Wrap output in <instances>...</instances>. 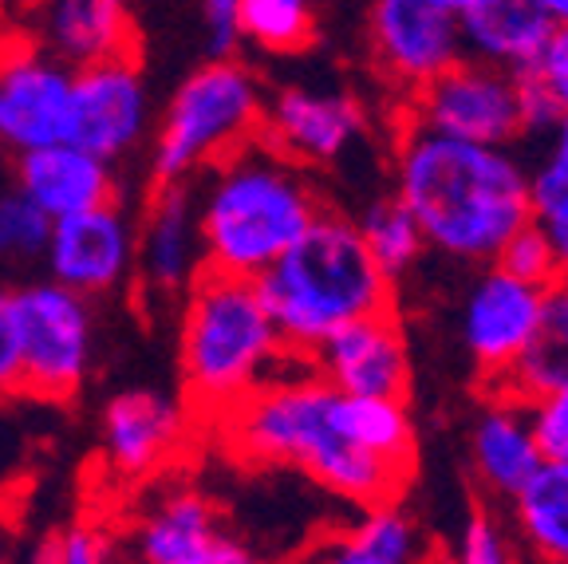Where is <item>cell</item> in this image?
<instances>
[{
  "instance_id": "cell-38",
  "label": "cell",
  "mask_w": 568,
  "mask_h": 564,
  "mask_svg": "<svg viewBox=\"0 0 568 564\" xmlns=\"http://www.w3.org/2000/svg\"><path fill=\"white\" fill-rule=\"evenodd\" d=\"M532 4L549 17L552 28H568V0H532Z\"/></svg>"
},
{
  "instance_id": "cell-10",
  "label": "cell",
  "mask_w": 568,
  "mask_h": 564,
  "mask_svg": "<svg viewBox=\"0 0 568 564\" xmlns=\"http://www.w3.org/2000/svg\"><path fill=\"white\" fill-rule=\"evenodd\" d=\"M75 68L36 48L28 36L0 40V150L24 154L68 139Z\"/></svg>"
},
{
  "instance_id": "cell-16",
  "label": "cell",
  "mask_w": 568,
  "mask_h": 564,
  "mask_svg": "<svg viewBox=\"0 0 568 564\" xmlns=\"http://www.w3.org/2000/svg\"><path fill=\"white\" fill-rule=\"evenodd\" d=\"M131 553L146 564H248L253 548L222 521L217 505L197 490H166L142 513Z\"/></svg>"
},
{
  "instance_id": "cell-25",
  "label": "cell",
  "mask_w": 568,
  "mask_h": 564,
  "mask_svg": "<svg viewBox=\"0 0 568 564\" xmlns=\"http://www.w3.org/2000/svg\"><path fill=\"white\" fill-rule=\"evenodd\" d=\"M568 371V273L557 276L549 292H545V332L541 340L506 371V380H497V395L521 399L529 403L532 395H541L545 387L560 380Z\"/></svg>"
},
{
  "instance_id": "cell-39",
  "label": "cell",
  "mask_w": 568,
  "mask_h": 564,
  "mask_svg": "<svg viewBox=\"0 0 568 564\" xmlns=\"http://www.w3.org/2000/svg\"><path fill=\"white\" fill-rule=\"evenodd\" d=\"M435 4L446 12H454V17H466V12L481 9V4H489V0H435Z\"/></svg>"
},
{
  "instance_id": "cell-26",
  "label": "cell",
  "mask_w": 568,
  "mask_h": 564,
  "mask_svg": "<svg viewBox=\"0 0 568 564\" xmlns=\"http://www.w3.org/2000/svg\"><path fill=\"white\" fill-rule=\"evenodd\" d=\"M532 221L552 241L560 261V276L568 273V115L549 131V147L529 170Z\"/></svg>"
},
{
  "instance_id": "cell-14",
  "label": "cell",
  "mask_w": 568,
  "mask_h": 564,
  "mask_svg": "<svg viewBox=\"0 0 568 564\" xmlns=\"http://www.w3.org/2000/svg\"><path fill=\"white\" fill-rule=\"evenodd\" d=\"M372 56L383 80L403 95L435 80L462 52V24L435 0H372L367 12Z\"/></svg>"
},
{
  "instance_id": "cell-11",
  "label": "cell",
  "mask_w": 568,
  "mask_h": 564,
  "mask_svg": "<svg viewBox=\"0 0 568 564\" xmlns=\"http://www.w3.org/2000/svg\"><path fill=\"white\" fill-rule=\"evenodd\" d=\"M194 411L182 395L154 387L119 391L99 411V462L115 482H146L182 454Z\"/></svg>"
},
{
  "instance_id": "cell-29",
  "label": "cell",
  "mask_w": 568,
  "mask_h": 564,
  "mask_svg": "<svg viewBox=\"0 0 568 564\" xmlns=\"http://www.w3.org/2000/svg\"><path fill=\"white\" fill-rule=\"evenodd\" d=\"M52 221L36 210L17 185L0 194V265H28L40 261Z\"/></svg>"
},
{
  "instance_id": "cell-15",
  "label": "cell",
  "mask_w": 568,
  "mask_h": 564,
  "mask_svg": "<svg viewBox=\"0 0 568 564\" xmlns=\"http://www.w3.org/2000/svg\"><path fill=\"white\" fill-rule=\"evenodd\" d=\"M545 292L517 276L489 269L466 296L462 340L489 383L506 380V371L529 352L545 332Z\"/></svg>"
},
{
  "instance_id": "cell-4",
  "label": "cell",
  "mask_w": 568,
  "mask_h": 564,
  "mask_svg": "<svg viewBox=\"0 0 568 564\" xmlns=\"http://www.w3.org/2000/svg\"><path fill=\"white\" fill-rule=\"evenodd\" d=\"M205 269L257 281L324 210L301 162L248 139L194 178Z\"/></svg>"
},
{
  "instance_id": "cell-1",
  "label": "cell",
  "mask_w": 568,
  "mask_h": 564,
  "mask_svg": "<svg viewBox=\"0 0 568 564\" xmlns=\"http://www.w3.org/2000/svg\"><path fill=\"white\" fill-rule=\"evenodd\" d=\"M395 198L415 213L426 245L458 261H494L532 221L529 170L514 150L415 123L395 154Z\"/></svg>"
},
{
  "instance_id": "cell-3",
  "label": "cell",
  "mask_w": 568,
  "mask_h": 564,
  "mask_svg": "<svg viewBox=\"0 0 568 564\" xmlns=\"http://www.w3.org/2000/svg\"><path fill=\"white\" fill-rule=\"evenodd\" d=\"M308 363L288 352L257 281L202 269L178 296V380L194 419H217L284 371Z\"/></svg>"
},
{
  "instance_id": "cell-30",
  "label": "cell",
  "mask_w": 568,
  "mask_h": 564,
  "mask_svg": "<svg viewBox=\"0 0 568 564\" xmlns=\"http://www.w3.org/2000/svg\"><path fill=\"white\" fill-rule=\"evenodd\" d=\"M494 265L501 269V273L517 276V281L537 284V289H552L560 276L557 249H552V241L545 238V230L537 221H529L514 238H506V245L497 249Z\"/></svg>"
},
{
  "instance_id": "cell-37",
  "label": "cell",
  "mask_w": 568,
  "mask_h": 564,
  "mask_svg": "<svg viewBox=\"0 0 568 564\" xmlns=\"http://www.w3.org/2000/svg\"><path fill=\"white\" fill-rule=\"evenodd\" d=\"M537 75L549 88V95L557 99L560 115H568V28H552L549 44H545L541 60H537Z\"/></svg>"
},
{
  "instance_id": "cell-28",
  "label": "cell",
  "mask_w": 568,
  "mask_h": 564,
  "mask_svg": "<svg viewBox=\"0 0 568 564\" xmlns=\"http://www.w3.org/2000/svg\"><path fill=\"white\" fill-rule=\"evenodd\" d=\"M316 36L312 0H241V40L261 52H301Z\"/></svg>"
},
{
  "instance_id": "cell-8",
  "label": "cell",
  "mask_w": 568,
  "mask_h": 564,
  "mask_svg": "<svg viewBox=\"0 0 568 564\" xmlns=\"http://www.w3.org/2000/svg\"><path fill=\"white\" fill-rule=\"evenodd\" d=\"M410 123L450 139L514 147L525 134L517 71L458 56L435 80L410 91Z\"/></svg>"
},
{
  "instance_id": "cell-2",
  "label": "cell",
  "mask_w": 568,
  "mask_h": 564,
  "mask_svg": "<svg viewBox=\"0 0 568 564\" xmlns=\"http://www.w3.org/2000/svg\"><path fill=\"white\" fill-rule=\"evenodd\" d=\"M336 399L339 391L301 363L241 399L217 426L225 446L253 466H293L355 505L395 502L415 470L359 446L339 423Z\"/></svg>"
},
{
  "instance_id": "cell-19",
  "label": "cell",
  "mask_w": 568,
  "mask_h": 564,
  "mask_svg": "<svg viewBox=\"0 0 568 564\" xmlns=\"http://www.w3.org/2000/svg\"><path fill=\"white\" fill-rule=\"evenodd\" d=\"M24 36L68 68L134 56L131 0H32L24 12Z\"/></svg>"
},
{
  "instance_id": "cell-32",
  "label": "cell",
  "mask_w": 568,
  "mask_h": 564,
  "mask_svg": "<svg viewBox=\"0 0 568 564\" xmlns=\"http://www.w3.org/2000/svg\"><path fill=\"white\" fill-rule=\"evenodd\" d=\"M111 556H115V537L99 530V525H91V521H71L40 548V561L52 564H103Z\"/></svg>"
},
{
  "instance_id": "cell-36",
  "label": "cell",
  "mask_w": 568,
  "mask_h": 564,
  "mask_svg": "<svg viewBox=\"0 0 568 564\" xmlns=\"http://www.w3.org/2000/svg\"><path fill=\"white\" fill-rule=\"evenodd\" d=\"M20 395V352L12 328V289L0 284V403Z\"/></svg>"
},
{
  "instance_id": "cell-9",
  "label": "cell",
  "mask_w": 568,
  "mask_h": 564,
  "mask_svg": "<svg viewBox=\"0 0 568 564\" xmlns=\"http://www.w3.org/2000/svg\"><path fill=\"white\" fill-rule=\"evenodd\" d=\"M154 99L134 56L91 63L75 71L68 139L106 162H126L151 142Z\"/></svg>"
},
{
  "instance_id": "cell-23",
  "label": "cell",
  "mask_w": 568,
  "mask_h": 564,
  "mask_svg": "<svg viewBox=\"0 0 568 564\" xmlns=\"http://www.w3.org/2000/svg\"><path fill=\"white\" fill-rule=\"evenodd\" d=\"M320 561L336 564H415L426 561V537L395 502L364 505V517L324 537Z\"/></svg>"
},
{
  "instance_id": "cell-17",
  "label": "cell",
  "mask_w": 568,
  "mask_h": 564,
  "mask_svg": "<svg viewBox=\"0 0 568 564\" xmlns=\"http://www.w3.org/2000/svg\"><path fill=\"white\" fill-rule=\"evenodd\" d=\"M359 131L364 111L344 91L281 88L273 99H265L257 134L301 167H328L359 139Z\"/></svg>"
},
{
  "instance_id": "cell-5",
  "label": "cell",
  "mask_w": 568,
  "mask_h": 564,
  "mask_svg": "<svg viewBox=\"0 0 568 564\" xmlns=\"http://www.w3.org/2000/svg\"><path fill=\"white\" fill-rule=\"evenodd\" d=\"M284 348L308 360L336 328L390 309V281L367 253L355 218L320 210L308 230L257 276Z\"/></svg>"
},
{
  "instance_id": "cell-34",
  "label": "cell",
  "mask_w": 568,
  "mask_h": 564,
  "mask_svg": "<svg viewBox=\"0 0 568 564\" xmlns=\"http://www.w3.org/2000/svg\"><path fill=\"white\" fill-rule=\"evenodd\" d=\"M205 32V56H237L241 48V0H197Z\"/></svg>"
},
{
  "instance_id": "cell-6",
  "label": "cell",
  "mask_w": 568,
  "mask_h": 564,
  "mask_svg": "<svg viewBox=\"0 0 568 564\" xmlns=\"http://www.w3.org/2000/svg\"><path fill=\"white\" fill-rule=\"evenodd\" d=\"M265 91L237 56H217L190 71L154 119L146 178L151 185L194 182L248 139H257Z\"/></svg>"
},
{
  "instance_id": "cell-13",
  "label": "cell",
  "mask_w": 568,
  "mask_h": 564,
  "mask_svg": "<svg viewBox=\"0 0 568 564\" xmlns=\"http://www.w3.org/2000/svg\"><path fill=\"white\" fill-rule=\"evenodd\" d=\"M205 269L194 182L151 185L134 213V284L159 304H178Z\"/></svg>"
},
{
  "instance_id": "cell-12",
  "label": "cell",
  "mask_w": 568,
  "mask_h": 564,
  "mask_svg": "<svg viewBox=\"0 0 568 564\" xmlns=\"http://www.w3.org/2000/svg\"><path fill=\"white\" fill-rule=\"evenodd\" d=\"M44 276L103 300L134 281V213L123 198L55 218L44 241Z\"/></svg>"
},
{
  "instance_id": "cell-18",
  "label": "cell",
  "mask_w": 568,
  "mask_h": 564,
  "mask_svg": "<svg viewBox=\"0 0 568 564\" xmlns=\"http://www.w3.org/2000/svg\"><path fill=\"white\" fill-rule=\"evenodd\" d=\"M308 367L320 380L347 395H407L410 363L403 344L399 320L390 309L359 316L336 332L308 355Z\"/></svg>"
},
{
  "instance_id": "cell-22",
  "label": "cell",
  "mask_w": 568,
  "mask_h": 564,
  "mask_svg": "<svg viewBox=\"0 0 568 564\" xmlns=\"http://www.w3.org/2000/svg\"><path fill=\"white\" fill-rule=\"evenodd\" d=\"M458 24L462 52L506 71L537 68L552 36L549 17L532 0H489L481 9L458 17Z\"/></svg>"
},
{
  "instance_id": "cell-33",
  "label": "cell",
  "mask_w": 568,
  "mask_h": 564,
  "mask_svg": "<svg viewBox=\"0 0 568 564\" xmlns=\"http://www.w3.org/2000/svg\"><path fill=\"white\" fill-rule=\"evenodd\" d=\"M454 556L466 564H506V561H514V548H509L501 525H497L486 510H474L470 517H466V525H462Z\"/></svg>"
},
{
  "instance_id": "cell-27",
  "label": "cell",
  "mask_w": 568,
  "mask_h": 564,
  "mask_svg": "<svg viewBox=\"0 0 568 564\" xmlns=\"http://www.w3.org/2000/svg\"><path fill=\"white\" fill-rule=\"evenodd\" d=\"M355 230H359L367 253H372L375 265L387 273L390 284L399 281L403 273H410L415 261H418V253L426 249L415 213H410L399 198H375V202L359 213Z\"/></svg>"
},
{
  "instance_id": "cell-21",
  "label": "cell",
  "mask_w": 568,
  "mask_h": 564,
  "mask_svg": "<svg viewBox=\"0 0 568 564\" xmlns=\"http://www.w3.org/2000/svg\"><path fill=\"white\" fill-rule=\"evenodd\" d=\"M470 462L481 490H489L501 502H514L517 490L537 474L545 454L537 446V434H532L529 411L521 399L497 395L481 411L478 426H474Z\"/></svg>"
},
{
  "instance_id": "cell-7",
  "label": "cell",
  "mask_w": 568,
  "mask_h": 564,
  "mask_svg": "<svg viewBox=\"0 0 568 564\" xmlns=\"http://www.w3.org/2000/svg\"><path fill=\"white\" fill-rule=\"evenodd\" d=\"M20 395L71 403L95 371V300L52 276L12 289Z\"/></svg>"
},
{
  "instance_id": "cell-20",
  "label": "cell",
  "mask_w": 568,
  "mask_h": 564,
  "mask_svg": "<svg viewBox=\"0 0 568 564\" xmlns=\"http://www.w3.org/2000/svg\"><path fill=\"white\" fill-rule=\"evenodd\" d=\"M12 162H17L12 167L17 190L48 221L123 198L115 162L99 159V154H91L88 147L71 139H55L48 147L24 150Z\"/></svg>"
},
{
  "instance_id": "cell-31",
  "label": "cell",
  "mask_w": 568,
  "mask_h": 564,
  "mask_svg": "<svg viewBox=\"0 0 568 564\" xmlns=\"http://www.w3.org/2000/svg\"><path fill=\"white\" fill-rule=\"evenodd\" d=\"M525 411L545 459H568V371L541 395H532Z\"/></svg>"
},
{
  "instance_id": "cell-24",
  "label": "cell",
  "mask_w": 568,
  "mask_h": 564,
  "mask_svg": "<svg viewBox=\"0 0 568 564\" xmlns=\"http://www.w3.org/2000/svg\"><path fill=\"white\" fill-rule=\"evenodd\" d=\"M514 521L537 561L568 564V459H545L514 494Z\"/></svg>"
},
{
  "instance_id": "cell-35",
  "label": "cell",
  "mask_w": 568,
  "mask_h": 564,
  "mask_svg": "<svg viewBox=\"0 0 568 564\" xmlns=\"http://www.w3.org/2000/svg\"><path fill=\"white\" fill-rule=\"evenodd\" d=\"M517 99H521V127L525 134H545L560 123V107L549 95L537 71H517Z\"/></svg>"
}]
</instances>
